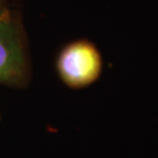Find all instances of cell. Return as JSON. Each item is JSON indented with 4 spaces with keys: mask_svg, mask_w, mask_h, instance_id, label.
Segmentation results:
<instances>
[{
    "mask_svg": "<svg viewBox=\"0 0 158 158\" xmlns=\"http://www.w3.org/2000/svg\"><path fill=\"white\" fill-rule=\"evenodd\" d=\"M31 80L27 36L21 18L11 11L0 18V83L25 88Z\"/></svg>",
    "mask_w": 158,
    "mask_h": 158,
    "instance_id": "obj_1",
    "label": "cell"
},
{
    "mask_svg": "<svg viewBox=\"0 0 158 158\" xmlns=\"http://www.w3.org/2000/svg\"><path fill=\"white\" fill-rule=\"evenodd\" d=\"M56 70L64 85L82 89L95 83L103 70V59L93 42L80 39L69 42L59 53Z\"/></svg>",
    "mask_w": 158,
    "mask_h": 158,
    "instance_id": "obj_2",
    "label": "cell"
},
{
    "mask_svg": "<svg viewBox=\"0 0 158 158\" xmlns=\"http://www.w3.org/2000/svg\"><path fill=\"white\" fill-rule=\"evenodd\" d=\"M10 12L11 10L8 6V0H0V18H2Z\"/></svg>",
    "mask_w": 158,
    "mask_h": 158,
    "instance_id": "obj_3",
    "label": "cell"
}]
</instances>
